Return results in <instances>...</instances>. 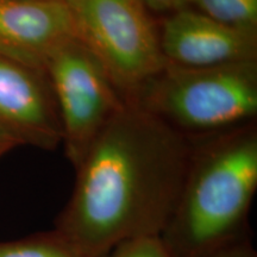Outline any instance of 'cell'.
I'll use <instances>...</instances> for the list:
<instances>
[{"label": "cell", "instance_id": "6da1fadb", "mask_svg": "<svg viewBox=\"0 0 257 257\" xmlns=\"http://www.w3.org/2000/svg\"><path fill=\"white\" fill-rule=\"evenodd\" d=\"M195 137L126 101L75 167L56 231L87 257L161 236L178 205Z\"/></svg>", "mask_w": 257, "mask_h": 257}, {"label": "cell", "instance_id": "7a4b0ae2", "mask_svg": "<svg viewBox=\"0 0 257 257\" xmlns=\"http://www.w3.org/2000/svg\"><path fill=\"white\" fill-rule=\"evenodd\" d=\"M256 189L255 125L195 137L178 205L161 238L174 257H207L250 238Z\"/></svg>", "mask_w": 257, "mask_h": 257}, {"label": "cell", "instance_id": "3957f363", "mask_svg": "<svg viewBox=\"0 0 257 257\" xmlns=\"http://www.w3.org/2000/svg\"><path fill=\"white\" fill-rule=\"evenodd\" d=\"M191 137L252 123L257 114V61L166 68L134 101Z\"/></svg>", "mask_w": 257, "mask_h": 257}, {"label": "cell", "instance_id": "277c9868", "mask_svg": "<svg viewBox=\"0 0 257 257\" xmlns=\"http://www.w3.org/2000/svg\"><path fill=\"white\" fill-rule=\"evenodd\" d=\"M75 36L104 67L126 101L166 68L159 25L140 0H63Z\"/></svg>", "mask_w": 257, "mask_h": 257}, {"label": "cell", "instance_id": "5b68a950", "mask_svg": "<svg viewBox=\"0 0 257 257\" xmlns=\"http://www.w3.org/2000/svg\"><path fill=\"white\" fill-rule=\"evenodd\" d=\"M74 168L126 100L101 63L78 38L64 43L44 67Z\"/></svg>", "mask_w": 257, "mask_h": 257}, {"label": "cell", "instance_id": "8992f818", "mask_svg": "<svg viewBox=\"0 0 257 257\" xmlns=\"http://www.w3.org/2000/svg\"><path fill=\"white\" fill-rule=\"evenodd\" d=\"M159 35L163 56L173 66L207 68L257 61V30L221 24L191 8L163 19Z\"/></svg>", "mask_w": 257, "mask_h": 257}, {"label": "cell", "instance_id": "52a82bcc", "mask_svg": "<svg viewBox=\"0 0 257 257\" xmlns=\"http://www.w3.org/2000/svg\"><path fill=\"white\" fill-rule=\"evenodd\" d=\"M0 127L17 142L55 149L62 127L43 70L0 56Z\"/></svg>", "mask_w": 257, "mask_h": 257}, {"label": "cell", "instance_id": "ba28073f", "mask_svg": "<svg viewBox=\"0 0 257 257\" xmlns=\"http://www.w3.org/2000/svg\"><path fill=\"white\" fill-rule=\"evenodd\" d=\"M75 37L63 0H0V56L44 72L51 55Z\"/></svg>", "mask_w": 257, "mask_h": 257}, {"label": "cell", "instance_id": "9c48e42d", "mask_svg": "<svg viewBox=\"0 0 257 257\" xmlns=\"http://www.w3.org/2000/svg\"><path fill=\"white\" fill-rule=\"evenodd\" d=\"M186 5L221 24L257 30V0H184Z\"/></svg>", "mask_w": 257, "mask_h": 257}, {"label": "cell", "instance_id": "30bf717a", "mask_svg": "<svg viewBox=\"0 0 257 257\" xmlns=\"http://www.w3.org/2000/svg\"><path fill=\"white\" fill-rule=\"evenodd\" d=\"M0 257H87L57 231L14 243L0 244Z\"/></svg>", "mask_w": 257, "mask_h": 257}, {"label": "cell", "instance_id": "8fae6325", "mask_svg": "<svg viewBox=\"0 0 257 257\" xmlns=\"http://www.w3.org/2000/svg\"><path fill=\"white\" fill-rule=\"evenodd\" d=\"M102 257H174L161 236L127 239L115 245Z\"/></svg>", "mask_w": 257, "mask_h": 257}, {"label": "cell", "instance_id": "7c38bea8", "mask_svg": "<svg viewBox=\"0 0 257 257\" xmlns=\"http://www.w3.org/2000/svg\"><path fill=\"white\" fill-rule=\"evenodd\" d=\"M207 257H257V252L252 245L251 237H250V238L226 246V248L221 249Z\"/></svg>", "mask_w": 257, "mask_h": 257}, {"label": "cell", "instance_id": "4fadbf2b", "mask_svg": "<svg viewBox=\"0 0 257 257\" xmlns=\"http://www.w3.org/2000/svg\"><path fill=\"white\" fill-rule=\"evenodd\" d=\"M148 11L174 12L184 8V0H140Z\"/></svg>", "mask_w": 257, "mask_h": 257}, {"label": "cell", "instance_id": "5bb4252c", "mask_svg": "<svg viewBox=\"0 0 257 257\" xmlns=\"http://www.w3.org/2000/svg\"><path fill=\"white\" fill-rule=\"evenodd\" d=\"M17 144L19 143L8 133V131H5L4 128L0 127V155L4 154L5 152H8L11 148L16 147Z\"/></svg>", "mask_w": 257, "mask_h": 257}]
</instances>
